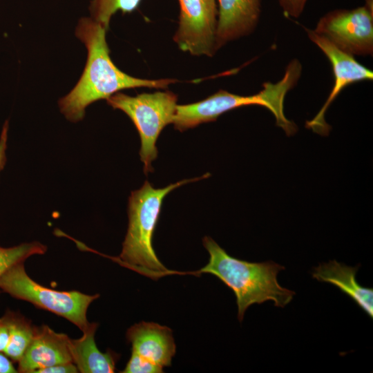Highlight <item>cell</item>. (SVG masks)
I'll use <instances>...</instances> for the list:
<instances>
[{"mask_svg": "<svg viewBox=\"0 0 373 373\" xmlns=\"http://www.w3.org/2000/svg\"><path fill=\"white\" fill-rule=\"evenodd\" d=\"M360 266L350 267L330 260L314 267L312 277L320 282L332 284L351 298L370 317H373V289L365 287L356 280Z\"/></svg>", "mask_w": 373, "mask_h": 373, "instance_id": "obj_13", "label": "cell"}, {"mask_svg": "<svg viewBox=\"0 0 373 373\" xmlns=\"http://www.w3.org/2000/svg\"><path fill=\"white\" fill-rule=\"evenodd\" d=\"M70 339L48 325L34 326L31 341L18 361L17 372L34 373L45 367L73 363Z\"/></svg>", "mask_w": 373, "mask_h": 373, "instance_id": "obj_10", "label": "cell"}, {"mask_svg": "<svg viewBox=\"0 0 373 373\" xmlns=\"http://www.w3.org/2000/svg\"><path fill=\"white\" fill-rule=\"evenodd\" d=\"M218 50L229 41L251 34L257 26L260 0H216Z\"/></svg>", "mask_w": 373, "mask_h": 373, "instance_id": "obj_11", "label": "cell"}, {"mask_svg": "<svg viewBox=\"0 0 373 373\" xmlns=\"http://www.w3.org/2000/svg\"><path fill=\"white\" fill-rule=\"evenodd\" d=\"M209 176L207 173L161 189H155L146 181L140 189L132 191L128 200V227L119 257V262L154 279L168 274L169 271L157 257L152 245L163 200L176 188Z\"/></svg>", "mask_w": 373, "mask_h": 373, "instance_id": "obj_3", "label": "cell"}, {"mask_svg": "<svg viewBox=\"0 0 373 373\" xmlns=\"http://www.w3.org/2000/svg\"><path fill=\"white\" fill-rule=\"evenodd\" d=\"M122 372L124 373H160L163 367L132 352L131 356Z\"/></svg>", "mask_w": 373, "mask_h": 373, "instance_id": "obj_18", "label": "cell"}, {"mask_svg": "<svg viewBox=\"0 0 373 373\" xmlns=\"http://www.w3.org/2000/svg\"><path fill=\"white\" fill-rule=\"evenodd\" d=\"M17 372L13 365L12 361L3 353L0 352V373Z\"/></svg>", "mask_w": 373, "mask_h": 373, "instance_id": "obj_23", "label": "cell"}, {"mask_svg": "<svg viewBox=\"0 0 373 373\" xmlns=\"http://www.w3.org/2000/svg\"><path fill=\"white\" fill-rule=\"evenodd\" d=\"M285 96V90L278 82H265L262 89L251 95H240L220 90L203 100L177 105L172 124L175 129L184 131L216 121L229 111L251 105L264 106L276 115L283 111Z\"/></svg>", "mask_w": 373, "mask_h": 373, "instance_id": "obj_6", "label": "cell"}, {"mask_svg": "<svg viewBox=\"0 0 373 373\" xmlns=\"http://www.w3.org/2000/svg\"><path fill=\"white\" fill-rule=\"evenodd\" d=\"M8 131V121L6 120L3 124L0 136V172L3 169L6 162V150L7 147Z\"/></svg>", "mask_w": 373, "mask_h": 373, "instance_id": "obj_22", "label": "cell"}, {"mask_svg": "<svg viewBox=\"0 0 373 373\" xmlns=\"http://www.w3.org/2000/svg\"><path fill=\"white\" fill-rule=\"evenodd\" d=\"M98 327L90 323L78 339H70V352L73 363L82 373H113L119 356L108 350H99L95 341V334Z\"/></svg>", "mask_w": 373, "mask_h": 373, "instance_id": "obj_14", "label": "cell"}, {"mask_svg": "<svg viewBox=\"0 0 373 373\" xmlns=\"http://www.w3.org/2000/svg\"><path fill=\"white\" fill-rule=\"evenodd\" d=\"M314 30L352 55H372L373 10L366 5L330 11L319 19Z\"/></svg>", "mask_w": 373, "mask_h": 373, "instance_id": "obj_7", "label": "cell"}, {"mask_svg": "<svg viewBox=\"0 0 373 373\" xmlns=\"http://www.w3.org/2000/svg\"><path fill=\"white\" fill-rule=\"evenodd\" d=\"M177 100V95L171 91L136 96L118 92L106 99L108 105L126 113L135 126L140 137V155L146 174L153 171L152 162L157 155L156 142L163 128L173 123Z\"/></svg>", "mask_w": 373, "mask_h": 373, "instance_id": "obj_4", "label": "cell"}, {"mask_svg": "<svg viewBox=\"0 0 373 373\" xmlns=\"http://www.w3.org/2000/svg\"><path fill=\"white\" fill-rule=\"evenodd\" d=\"M305 29L309 39L322 50L329 61L334 78L332 89L323 106L313 119L305 123L306 128L325 136L331 130V126L325 119V113L330 104L349 85L358 82L372 80L373 72L358 62L354 55L340 50L314 30Z\"/></svg>", "mask_w": 373, "mask_h": 373, "instance_id": "obj_9", "label": "cell"}, {"mask_svg": "<svg viewBox=\"0 0 373 373\" xmlns=\"http://www.w3.org/2000/svg\"><path fill=\"white\" fill-rule=\"evenodd\" d=\"M10 329L9 343L3 354L12 361L21 358L33 335V325L21 314L8 310L5 314Z\"/></svg>", "mask_w": 373, "mask_h": 373, "instance_id": "obj_15", "label": "cell"}, {"mask_svg": "<svg viewBox=\"0 0 373 373\" xmlns=\"http://www.w3.org/2000/svg\"><path fill=\"white\" fill-rule=\"evenodd\" d=\"M46 250L47 247L39 242L21 243L11 247L0 246V277L12 266L24 262L31 256L44 254Z\"/></svg>", "mask_w": 373, "mask_h": 373, "instance_id": "obj_17", "label": "cell"}, {"mask_svg": "<svg viewBox=\"0 0 373 373\" xmlns=\"http://www.w3.org/2000/svg\"><path fill=\"white\" fill-rule=\"evenodd\" d=\"M106 31L91 17H82L78 21L75 35L84 44L88 56L78 82L59 100L60 111L69 121L82 120L88 105L106 99L120 90L135 88L164 89L177 82L173 79H140L122 72L111 59Z\"/></svg>", "mask_w": 373, "mask_h": 373, "instance_id": "obj_1", "label": "cell"}, {"mask_svg": "<svg viewBox=\"0 0 373 373\" xmlns=\"http://www.w3.org/2000/svg\"><path fill=\"white\" fill-rule=\"evenodd\" d=\"M307 0H278L283 12L290 17H300Z\"/></svg>", "mask_w": 373, "mask_h": 373, "instance_id": "obj_19", "label": "cell"}, {"mask_svg": "<svg viewBox=\"0 0 373 373\" xmlns=\"http://www.w3.org/2000/svg\"><path fill=\"white\" fill-rule=\"evenodd\" d=\"M179 26L173 40L183 52L212 57L218 50L216 0H178Z\"/></svg>", "mask_w": 373, "mask_h": 373, "instance_id": "obj_8", "label": "cell"}, {"mask_svg": "<svg viewBox=\"0 0 373 373\" xmlns=\"http://www.w3.org/2000/svg\"><path fill=\"white\" fill-rule=\"evenodd\" d=\"M142 0H90V17L107 30L112 17L118 11L131 13L139 7Z\"/></svg>", "mask_w": 373, "mask_h": 373, "instance_id": "obj_16", "label": "cell"}, {"mask_svg": "<svg viewBox=\"0 0 373 373\" xmlns=\"http://www.w3.org/2000/svg\"><path fill=\"white\" fill-rule=\"evenodd\" d=\"M203 245L209 259L200 272L214 275L233 291L239 321L251 305L272 300L275 306L284 307L291 301L295 292L277 280L278 274L285 269L283 265L272 260L251 262L234 258L208 236L203 238Z\"/></svg>", "mask_w": 373, "mask_h": 373, "instance_id": "obj_2", "label": "cell"}, {"mask_svg": "<svg viewBox=\"0 0 373 373\" xmlns=\"http://www.w3.org/2000/svg\"><path fill=\"white\" fill-rule=\"evenodd\" d=\"M10 329L7 318L4 314L0 318V352L3 353L10 341Z\"/></svg>", "mask_w": 373, "mask_h": 373, "instance_id": "obj_21", "label": "cell"}, {"mask_svg": "<svg viewBox=\"0 0 373 373\" xmlns=\"http://www.w3.org/2000/svg\"><path fill=\"white\" fill-rule=\"evenodd\" d=\"M0 290L67 319L82 332L90 324L87 309L99 296L97 294L88 295L78 291H57L44 287L28 275L23 262L12 266L1 276Z\"/></svg>", "mask_w": 373, "mask_h": 373, "instance_id": "obj_5", "label": "cell"}, {"mask_svg": "<svg viewBox=\"0 0 373 373\" xmlns=\"http://www.w3.org/2000/svg\"><path fill=\"white\" fill-rule=\"evenodd\" d=\"M78 370L73 363H61L37 370L34 373H77Z\"/></svg>", "mask_w": 373, "mask_h": 373, "instance_id": "obj_20", "label": "cell"}, {"mask_svg": "<svg viewBox=\"0 0 373 373\" xmlns=\"http://www.w3.org/2000/svg\"><path fill=\"white\" fill-rule=\"evenodd\" d=\"M126 336L132 352L162 367L171 365L176 346L169 327L141 321L128 328Z\"/></svg>", "mask_w": 373, "mask_h": 373, "instance_id": "obj_12", "label": "cell"}]
</instances>
